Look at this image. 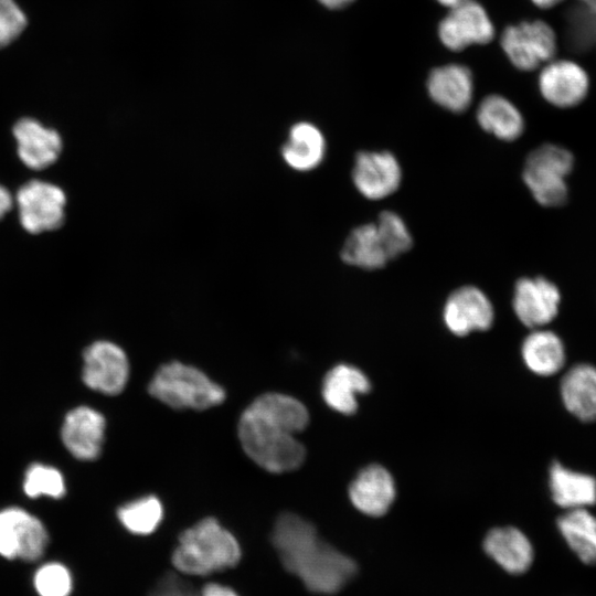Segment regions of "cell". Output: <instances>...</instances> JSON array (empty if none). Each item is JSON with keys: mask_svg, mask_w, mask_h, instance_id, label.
Listing matches in <instances>:
<instances>
[{"mask_svg": "<svg viewBox=\"0 0 596 596\" xmlns=\"http://www.w3.org/2000/svg\"><path fill=\"white\" fill-rule=\"evenodd\" d=\"M308 422L309 413L300 401L281 393H265L242 413L238 437L246 455L263 469L287 472L305 460L306 449L295 434Z\"/></svg>", "mask_w": 596, "mask_h": 596, "instance_id": "1", "label": "cell"}, {"mask_svg": "<svg viewBox=\"0 0 596 596\" xmlns=\"http://www.w3.org/2000/svg\"><path fill=\"white\" fill-rule=\"evenodd\" d=\"M272 542L284 567L317 594H334L356 573V564L322 541L316 528L301 517L281 513Z\"/></svg>", "mask_w": 596, "mask_h": 596, "instance_id": "2", "label": "cell"}, {"mask_svg": "<svg viewBox=\"0 0 596 596\" xmlns=\"http://www.w3.org/2000/svg\"><path fill=\"white\" fill-rule=\"evenodd\" d=\"M240 557L234 535L214 518H206L181 533L172 563L180 572L206 575L235 566Z\"/></svg>", "mask_w": 596, "mask_h": 596, "instance_id": "3", "label": "cell"}, {"mask_svg": "<svg viewBox=\"0 0 596 596\" xmlns=\"http://www.w3.org/2000/svg\"><path fill=\"white\" fill-rule=\"evenodd\" d=\"M149 393L177 409H206L225 400L222 386L199 369L173 361L161 365L149 384Z\"/></svg>", "mask_w": 596, "mask_h": 596, "instance_id": "4", "label": "cell"}, {"mask_svg": "<svg viewBox=\"0 0 596 596\" xmlns=\"http://www.w3.org/2000/svg\"><path fill=\"white\" fill-rule=\"evenodd\" d=\"M573 167L571 151L555 143H544L526 157L522 179L539 204L556 207L567 200L566 178Z\"/></svg>", "mask_w": 596, "mask_h": 596, "instance_id": "5", "label": "cell"}, {"mask_svg": "<svg viewBox=\"0 0 596 596\" xmlns=\"http://www.w3.org/2000/svg\"><path fill=\"white\" fill-rule=\"evenodd\" d=\"M501 47L520 71L532 72L555 58L558 50L555 30L543 20L509 25L501 34Z\"/></svg>", "mask_w": 596, "mask_h": 596, "instance_id": "6", "label": "cell"}, {"mask_svg": "<svg viewBox=\"0 0 596 596\" xmlns=\"http://www.w3.org/2000/svg\"><path fill=\"white\" fill-rule=\"evenodd\" d=\"M65 204L63 190L41 180L26 182L17 193L20 223L31 234L58 228L64 221Z\"/></svg>", "mask_w": 596, "mask_h": 596, "instance_id": "7", "label": "cell"}, {"mask_svg": "<svg viewBox=\"0 0 596 596\" xmlns=\"http://www.w3.org/2000/svg\"><path fill=\"white\" fill-rule=\"evenodd\" d=\"M538 86L550 105L567 109L581 105L590 91L586 68L571 58H553L541 67Z\"/></svg>", "mask_w": 596, "mask_h": 596, "instance_id": "8", "label": "cell"}, {"mask_svg": "<svg viewBox=\"0 0 596 596\" xmlns=\"http://www.w3.org/2000/svg\"><path fill=\"white\" fill-rule=\"evenodd\" d=\"M49 535L43 523L20 508L0 511V555L32 562L40 558L47 545Z\"/></svg>", "mask_w": 596, "mask_h": 596, "instance_id": "9", "label": "cell"}, {"mask_svg": "<svg viewBox=\"0 0 596 596\" xmlns=\"http://www.w3.org/2000/svg\"><path fill=\"white\" fill-rule=\"evenodd\" d=\"M83 381L92 390L107 395L119 394L129 376L125 351L109 341H97L84 351Z\"/></svg>", "mask_w": 596, "mask_h": 596, "instance_id": "10", "label": "cell"}, {"mask_svg": "<svg viewBox=\"0 0 596 596\" xmlns=\"http://www.w3.org/2000/svg\"><path fill=\"white\" fill-rule=\"evenodd\" d=\"M560 304V289L545 277H522L514 285L512 308L528 328H543L552 322L558 313Z\"/></svg>", "mask_w": 596, "mask_h": 596, "instance_id": "11", "label": "cell"}, {"mask_svg": "<svg viewBox=\"0 0 596 596\" xmlns=\"http://www.w3.org/2000/svg\"><path fill=\"white\" fill-rule=\"evenodd\" d=\"M493 319L494 310L490 299L481 289L472 285H465L453 290L443 309L445 326L450 332L460 337L472 331L489 329Z\"/></svg>", "mask_w": 596, "mask_h": 596, "instance_id": "12", "label": "cell"}, {"mask_svg": "<svg viewBox=\"0 0 596 596\" xmlns=\"http://www.w3.org/2000/svg\"><path fill=\"white\" fill-rule=\"evenodd\" d=\"M352 181L364 198L382 200L398 189L402 168L390 151H360L352 167Z\"/></svg>", "mask_w": 596, "mask_h": 596, "instance_id": "13", "label": "cell"}, {"mask_svg": "<svg viewBox=\"0 0 596 596\" xmlns=\"http://www.w3.org/2000/svg\"><path fill=\"white\" fill-rule=\"evenodd\" d=\"M438 35L449 50L460 51L471 44L490 42L494 26L485 8L471 1L450 9L439 23Z\"/></svg>", "mask_w": 596, "mask_h": 596, "instance_id": "14", "label": "cell"}, {"mask_svg": "<svg viewBox=\"0 0 596 596\" xmlns=\"http://www.w3.org/2000/svg\"><path fill=\"white\" fill-rule=\"evenodd\" d=\"M106 422L104 416L88 406H78L65 417L62 440L77 459H96L104 443Z\"/></svg>", "mask_w": 596, "mask_h": 596, "instance_id": "15", "label": "cell"}, {"mask_svg": "<svg viewBox=\"0 0 596 596\" xmlns=\"http://www.w3.org/2000/svg\"><path fill=\"white\" fill-rule=\"evenodd\" d=\"M20 160L30 169L41 170L53 164L62 151L58 132L33 118H22L13 127Z\"/></svg>", "mask_w": 596, "mask_h": 596, "instance_id": "16", "label": "cell"}, {"mask_svg": "<svg viewBox=\"0 0 596 596\" xmlns=\"http://www.w3.org/2000/svg\"><path fill=\"white\" fill-rule=\"evenodd\" d=\"M395 496L394 479L380 465H369L361 469L349 487L352 504L370 517H381L386 513Z\"/></svg>", "mask_w": 596, "mask_h": 596, "instance_id": "17", "label": "cell"}, {"mask_svg": "<svg viewBox=\"0 0 596 596\" xmlns=\"http://www.w3.org/2000/svg\"><path fill=\"white\" fill-rule=\"evenodd\" d=\"M549 490L553 502L565 511L596 504V477L556 460L549 468Z\"/></svg>", "mask_w": 596, "mask_h": 596, "instance_id": "18", "label": "cell"}, {"mask_svg": "<svg viewBox=\"0 0 596 596\" xmlns=\"http://www.w3.org/2000/svg\"><path fill=\"white\" fill-rule=\"evenodd\" d=\"M560 396L565 409L583 423L596 421V366L582 362L561 379Z\"/></svg>", "mask_w": 596, "mask_h": 596, "instance_id": "19", "label": "cell"}, {"mask_svg": "<svg viewBox=\"0 0 596 596\" xmlns=\"http://www.w3.org/2000/svg\"><path fill=\"white\" fill-rule=\"evenodd\" d=\"M427 91L440 107L460 113L472 100L473 83L469 68L459 64H448L435 68L428 76Z\"/></svg>", "mask_w": 596, "mask_h": 596, "instance_id": "20", "label": "cell"}, {"mask_svg": "<svg viewBox=\"0 0 596 596\" xmlns=\"http://www.w3.org/2000/svg\"><path fill=\"white\" fill-rule=\"evenodd\" d=\"M327 152V141L322 131L313 124H294L280 148L284 162L292 170L308 172L318 168Z\"/></svg>", "mask_w": 596, "mask_h": 596, "instance_id": "21", "label": "cell"}, {"mask_svg": "<svg viewBox=\"0 0 596 596\" xmlns=\"http://www.w3.org/2000/svg\"><path fill=\"white\" fill-rule=\"evenodd\" d=\"M483 547L490 557L511 574L526 572L534 558L529 538L513 526L496 528L489 531Z\"/></svg>", "mask_w": 596, "mask_h": 596, "instance_id": "22", "label": "cell"}, {"mask_svg": "<svg viewBox=\"0 0 596 596\" xmlns=\"http://www.w3.org/2000/svg\"><path fill=\"white\" fill-rule=\"evenodd\" d=\"M371 389L368 376L350 364L332 368L322 381L321 394L326 404L341 414H353L358 408V395Z\"/></svg>", "mask_w": 596, "mask_h": 596, "instance_id": "23", "label": "cell"}, {"mask_svg": "<svg viewBox=\"0 0 596 596\" xmlns=\"http://www.w3.org/2000/svg\"><path fill=\"white\" fill-rule=\"evenodd\" d=\"M521 355L526 368L536 375L552 376L563 370L566 349L560 336L536 328L522 342Z\"/></svg>", "mask_w": 596, "mask_h": 596, "instance_id": "24", "label": "cell"}, {"mask_svg": "<svg viewBox=\"0 0 596 596\" xmlns=\"http://www.w3.org/2000/svg\"><path fill=\"white\" fill-rule=\"evenodd\" d=\"M477 121L486 132L503 141L518 139L525 125L519 108L501 95H489L481 100Z\"/></svg>", "mask_w": 596, "mask_h": 596, "instance_id": "25", "label": "cell"}, {"mask_svg": "<svg viewBox=\"0 0 596 596\" xmlns=\"http://www.w3.org/2000/svg\"><path fill=\"white\" fill-rule=\"evenodd\" d=\"M340 256L344 263L366 270L380 269L390 262L375 222L352 228Z\"/></svg>", "mask_w": 596, "mask_h": 596, "instance_id": "26", "label": "cell"}, {"mask_svg": "<svg viewBox=\"0 0 596 596\" xmlns=\"http://www.w3.org/2000/svg\"><path fill=\"white\" fill-rule=\"evenodd\" d=\"M570 550L586 565H596V515L588 509L564 511L556 520Z\"/></svg>", "mask_w": 596, "mask_h": 596, "instance_id": "27", "label": "cell"}, {"mask_svg": "<svg viewBox=\"0 0 596 596\" xmlns=\"http://www.w3.org/2000/svg\"><path fill=\"white\" fill-rule=\"evenodd\" d=\"M117 515L121 524L131 533L147 535L160 524L163 508L155 496H145L121 505Z\"/></svg>", "mask_w": 596, "mask_h": 596, "instance_id": "28", "label": "cell"}, {"mask_svg": "<svg viewBox=\"0 0 596 596\" xmlns=\"http://www.w3.org/2000/svg\"><path fill=\"white\" fill-rule=\"evenodd\" d=\"M375 224L390 260L411 249L413 237L405 221L397 213L383 211Z\"/></svg>", "mask_w": 596, "mask_h": 596, "instance_id": "29", "label": "cell"}, {"mask_svg": "<svg viewBox=\"0 0 596 596\" xmlns=\"http://www.w3.org/2000/svg\"><path fill=\"white\" fill-rule=\"evenodd\" d=\"M23 489L26 496L38 498L49 496L61 498L65 493V483L62 473L41 464H33L25 472Z\"/></svg>", "mask_w": 596, "mask_h": 596, "instance_id": "30", "label": "cell"}, {"mask_svg": "<svg viewBox=\"0 0 596 596\" xmlns=\"http://www.w3.org/2000/svg\"><path fill=\"white\" fill-rule=\"evenodd\" d=\"M34 587L39 596H70L72 575L61 563H46L34 575Z\"/></svg>", "mask_w": 596, "mask_h": 596, "instance_id": "31", "label": "cell"}, {"mask_svg": "<svg viewBox=\"0 0 596 596\" xmlns=\"http://www.w3.org/2000/svg\"><path fill=\"white\" fill-rule=\"evenodd\" d=\"M25 26L26 17L15 0H0V49L15 41Z\"/></svg>", "mask_w": 596, "mask_h": 596, "instance_id": "32", "label": "cell"}, {"mask_svg": "<svg viewBox=\"0 0 596 596\" xmlns=\"http://www.w3.org/2000/svg\"><path fill=\"white\" fill-rule=\"evenodd\" d=\"M150 596H198V593L181 577L169 573L160 578Z\"/></svg>", "mask_w": 596, "mask_h": 596, "instance_id": "33", "label": "cell"}, {"mask_svg": "<svg viewBox=\"0 0 596 596\" xmlns=\"http://www.w3.org/2000/svg\"><path fill=\"white\" fill-rule=\"evenodd\" d=\"M198 596H237V594L226 586L207 584Z\"/></svg>", "mask_w": 596, "mask_h": 596, "instance_id": "34", "label": "cell"}, {"mask_svg": "<svg viewBox=\"0 0 596 596\" xmlns=\"http://www.w3.org/2000/svg\"><path fill=\"white\" fill-rule=\"evenodd\" d=\"M13 199L10 192L0 184V220L11 210Z\"/></svg>", "mask_w": 596, "mask_h": 596, "instance_id": "35", "label": "cell"}, {"mask_svg": "<svg viewBox=\"0 0 596 596\" xmlns=\"http://www.w3.org/2000/svg\"><path fill=\"white\" fill-rule=\"evenodd\" d=\"M576 1L578 6L581 7V9H583L582 11L584 13L594 18L595 20L594 28L596 30V0H576Z\"/></svg>", "mask_w": 596, "mask_h": 596, "instance_id": "36", "label": "cell"}, {"mask_svg": "<svg viewBox=\"0 0 596 596\" xmlns=\"http://www.w3.org/2000/svg\"><path fill=\"white\" fill-rule=\"evenodd\" d=\"M564 0H531V2L540 9H552L561 4Z\"/></svg>", "mask_w": 596, "mask_h": 596, "instance_id": "37", "label": "cell"}, {"mask_svg": "<svg viewBox=\"0 0 596 596\" xmlns=\"http://www.w3.org/2000/svg\"><path fill=\"white\" fill-rule=\"evenodd\" d=\"M352 1L353 0H319V2H321L324 7L330 9H339L345 7Z\"/></svg>", "mask_w": 596, "mask_h": 596, "instance_id": "38", "label": "cell"}, {"mask_svg": "<svg viewBox=\"0 0 596 596\" xmlns=\"http://www.w3.org/2000/svg\"><path fill=\"white\" fill-rule=\"evenodd\" d=\"M440 4L449 8V9H453V8H456L458 6H461V4H465V3H468V2H471V1H476V0H437Z\"/></svg>", "mask_w": 596, "mask_h": 596, "instance_id": "39", "label": "cell"}]
</instances>
